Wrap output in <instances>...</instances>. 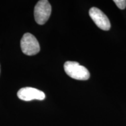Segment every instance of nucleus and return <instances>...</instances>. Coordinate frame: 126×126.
Listing matches in <instances>:
<instances>
[{"label": "nucleus", "mask_w": 126, "mask_h": 126, "mask_svg": "<svg viewBox=\"0 0 126 126\" xmlns=\"http://www.w3.org/2000/svg\"><path fill=\"white\" fill-rule=\"evenodd\" d=\"M65 73L71 78L77 80L85 81L89 78V71L75 61H67L64 65Z\"/></svg>", "instance_id": "nucleus-1"}, {"label": "nucleus", "mask_w": 126, "mask_h": 126, "mask_svg": "<svg viewBox=\"0 0 126 126\" xmlns=\"http://www.w3.org/2000/svg\"><path fill=\"white\" fill-rule=\"evenodd\" d=\"M51 13V6L47 0H40L36 4L34 9V16L36 22L44 25L49 19Z\"/></svg>", "instance_id": "nucleus-2"}, {"label": "nucleus", "mask_w": 126, "mask_h": 126, "mask_svg": "<svg viewBox=\"0 0 126 126\" xmlns=\"http://www.w3.org/2000/svg\"><path fill=\"white\" fill-rule=\"evenodd\" d=\"M20 47L23 54L28 56H34L40 51V45L32 34L26 33L23 34L20 40Z\"/></svg>", "instance_id": "nucleus-3"}, {"label": "nucleus", "mask_w": 126, "mask_h": 126, "mask_svg": "<svg viewBox=\"0 0 126 126\" xmlns=\"http://www.w3.org/2000/svg\"><path fill=\"white\" fill-rule=\"evenodd\" d=\"M114 2L118 8L121 9H124L126 7V0H114Z\"/></svg>", "instance_id": "nucleus-6"}, {"label": "nucleus", "mask_w": 126, "mask_h": 126, "mask_svg": "<svg viewBox=\"0 0 126 126\" xmlns=\"http://www.w3.org/2000/svg\"><path fill=\"white\" fill-rule=\"evenodd\" d=\"M17 95L20 100L23 101H31L33 100H43L46 97L43 92L31 87L21 88L18 91Z\"/></svg>", "instance_id": "nucleus-5"}, {"label": "nucleus", "mask_w": 126, "mask_h": 126, "mask_svg": "<svg viewBox=\"0 0 126 126\" xmlns=\"http://www.w3.org/2000/svg\"><path fill=\"white\" fill-rule=\"evenodd\" d=\"M89 14L93 21L100 29L103 31H109L110 29V20L101 10L97 8L92 7L89 10Z\"/></svg>", "instance_id": "nucleus-4"}, {"label": "nucleus", "mask_w": 126, "mask_h": 126, "mask_svg": "<svg viewBox=\"0 0 126 126\" xmlns=\"http://www.w3.org/2000/svg\"><path fill=\"white\" fill-rule=\"evenodd\" d=\"M0 72H1V69H0Z\"/></svg>", "instance_id": "nucleus-7"}]
</instances>
